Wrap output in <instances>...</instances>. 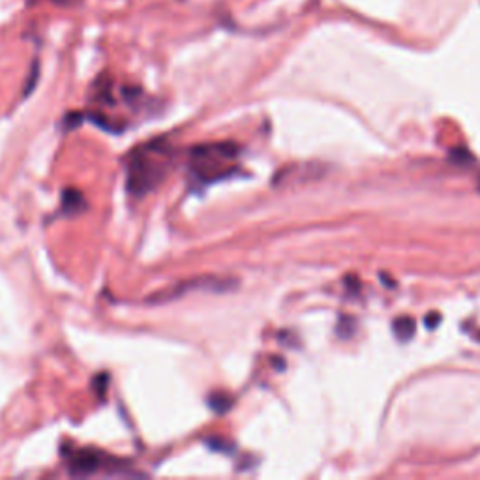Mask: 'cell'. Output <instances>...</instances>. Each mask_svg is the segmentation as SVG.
<instances>
[{"mask_svg": "<svg viewBox=\"0 0 480 480\" xmlns=\"http://www.w3.org/2000/svg\"><path fill=\"white\" fill-rule=\"evenodd\" d=\"M173 165V147L165 139L150 141L135 148L128 158V190L134 195H147L164 181Z\"/></svg>", "mask_w": 480, "mask_h": 480, "instance_id": "1", "label": "cell"}, {"mask_svg": "<svg viewBox=\"0 0 480 480\" xmlns=\"http://www.w3.org/2000/svg\"><path fill=\"white\" fill-rule=\"evenodd\" d=\"M240 148L231 141L205 143L192 148L190 153V167L201 182H212L233 175L234 167L239 165Z\"/></svg>", "mask_w": 480, "mask_h": 480, "instance_id": "2", "label": "cell"}, {"mask_svg": "<svg viewBox=\"0 0 480 480\" xmlns=\"http://www.w3.org/2000/svg\"><path fill=\"white\" fill-rule=\"evenodd\" d=\"M234 283H237L234 278H225V276H195V278H190V280L178 281L175 285L165 287L162 291H156V293L148 297L147 302L148 304H165V302H173V300L186 297L188 293H197V291L222 293V291H229V289L237 287Z\"/></svg>", "mask_w": 480, "mask_h": 480, "instance_id": "3", "label": "cell"}, {"mask_svg": "<svg viewBox=\"0 0 480 480\" xmlns=\"http://www.w3.org/2000/svg\"><path fill=\"white\" fill-rule=\"evenodd\" d=\"M106 467L104 454L96 451H79L70 460V473L76 477H88Z\"/></svg>", "mask_w": 480, "mask_h": 480, "instance_id": "4", "label": "cell"}, {"mask_svg": "<svg viewBox=\"0 0 480 480\" xmlns=\"http://www.w3.org/2000/svg\"><path fill=\"white\" fill-rule=\"evenodd\" d=\"M393 330H394V334H396V338H398V340H402V341L411 340L416 332L415 319L407 316L398 317V319H394Z\"/></svg>", "mask_w": 480, "mask_h": 480, "instance_id": "5", "label": "cell"}, {"mask_svg": "<svg viewBox=\"0 0 480 480\" xmlns=\"http://www.w3.org/2000/svg\"><path fill=\"white\" fill-rule=\"evenodd\" d=\"M62 201H64V209H68L70 212L81 211L85 206V199H83V195L77 190H66Z\"/></svg>", "mask_w": 480, "mask_h": 480, "instance_id": "6", "label": "cell"}, {"mask_svg": "<svg viewBox=\"0 0 480 480\" xmlns=\"http://www.w3.org/2000/svg\"><path fill=\"white\" fill-rule=\"evenodd\" d=\"M231 405V398H227V396H223V394H216V396H212L211 398V407L214 411H225Z\"/></svg>", "mask_w": 480, "mask_h": 480, "instance_id": "7", "label": "cell"}, {"mask_svg": "<svg viewBox=\"0 0 480 480\" xmlns=\"http://www.w3.org/2000/svg\"><path fill=\"white\" fill-rule=\"evenodd\" d=\"M441 323V313H437V311H432V313H428L426 317V327L430 328V330H434L437 325Z\"/></svg>", "mask_w": 480, "mask_h": 480, "instance_id": "8", "label": "cell"}, {"mask_svg": "<svg viewBox=\"0 0 480 480\" xmlns=\"http://www.w3.org/2000/svg\"><path fill=\"white\" fill-rule=\"evenodd\" d=\"M57 2H68V0H57Z\"/></svg>", "mask_w": 480, "mask_h": 480, "instance_id": "9", "label": "cell"}, {"mask_svg": "<svg viewBox=\"0 0 480 480\" xmlns=\"http://www.w3.org/2000/svg\"><path fill=\"white\" fill-rule=\"evenodd\" d=\"M479 188H480V184H479Z\"/></svg>", "mask_w": 480, "mask_h": 480, "instance_id": "10", "label": "cell"}]
</instances>
